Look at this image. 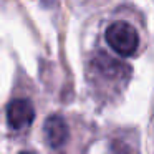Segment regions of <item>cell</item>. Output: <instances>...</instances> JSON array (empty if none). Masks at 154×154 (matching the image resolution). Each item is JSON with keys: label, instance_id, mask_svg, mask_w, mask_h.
I'll return each instance as SVG.
<instances>
[{"label": "cell", "instance_id": "6da1fadb", "mask_svg": "<svg viewBox=\"0 0 154 154\" xmlns=\"http://www.w3.org/2000/svg\"><path fill=\"white\" fill-rule=\"evenodd\" d=\"M106 42L118 55L133 57L139 47V35L128 22H114L106 30Z\"/></svg>", "mask_w": 154, "mask_h": 154}, {"label": "cell", "instance_id": "7a4b0ae2", "mask_svg": "<svg viewBox=\"0 0 154 154\" xmlns=\"http://www.w3.org/2000/svg\"><path fill=\"white\" fill-rule=\"evenodd\" d=\"M91 66L100 78L113 81V83H126L131 71L126 63L114 60V58L108 57L106 53H98L91 61Z\"/></svg>", "mask_w": 154, "mask_h": 154}, {"label": "cell", "instance_id": "3957f363", "mask_svg": "<svg viewBox=\"0 0 154 154\" xmlns=\"http://www.w3.org/2000/svg\"><path fill=\"white\" fill-rule=\"evenodd\" d=\"M35 119V108L30 100L18 98L8 103L7 106V121L12 129L23 131L32 126Z\"/></svg>", "mask_w": 154, "mask_h": 154}, {"label": "cell", "instance_id": "277c9868", "mask_svg": "<svg viewBox=\"0 0 154 154\" xmlns=\"http://www.w3.org/2000/svg\"><path fill=\"white\" fill-rule=\"evenodd\" d=\"M43 129H45V137H47L50 147H53V149L61 147L68 141V136H70L66 121H65L60 114H51V116L45 121Z\"/></svg>", "mask_w": 154, "mask_h": 154}, {"label": "cell", "instance_id": "5b68a950", "mask_svg": "<svg viewBox=\"0 0 154 154\" xmlns=\"http://www.w3.org/2000/svg\"><path fill=\"white\" fill-rule=\"evenodd\" d=\"M18 154H37V152H32V151H22V152H18Z\"/></svg>", "mask_w": 154, "mask_h": 154}]
</instances>
